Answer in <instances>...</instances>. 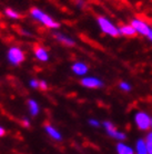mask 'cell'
<instances>
[{
	"mask_svg": "<svg viewBox=\"0 0 152 154\" xmlns=\"http://www.w3.org/2000/svg\"><path fill=\"white\" fill-rule=\"evenodd\" d=\"M102 126H103V128H104V131L107 132V134L109 135V136H111L112 139L117 140V141H120V142L126 140V137H127L126 134H124L123 132L119 131L118 128L113 125V123H111L110 121H104L102 123Z\"/></svg>",
	"mask_w": 152,
	"mask_h": 154,
	"instance_id": "obj_4",
	"label": "cell"
},
{
	"mask_svg": "<svg viewBox=\"0 0 152 154\" xmlns=\"http://www.w3.org/2000/svg\"><path fill=\"white\" fill-rule=\"evenodd\" d=\"M71 70H72V73L75 75H77V76H84V75H87L89 67L83 62H76L71 66Z\"/></svg>",
	"mask_w": 152,
	"mask_h": 154,
	"instance_id": "obj_8",
	"label": "cell"
},
{
	"mask_svg": "<svg viewBox=\"0 0 152 154\" xmlns=\"http://www.w3.org/2000/svg\"><path fill=\"white\" fill-rule=\"evenodd\" d=\"M76 5H77V7L82 8L84 6V1H83V0H77V1H76Z\"/></svg>",
	"mask_w": 152,
	"mask_h": 154,
	"instance_id": "obj_23",
	"label": "cell"
},
{
	"mask_svg": "<svg viewBox=\"0 0 152 154\" xmlns=\"http://www.w3.org/2000/svg\"><path fill=\"white\" fill-rule=\"evenodd\" d=\"M88 123H89V125L92 127H99L100 125H101V123H100L97 119H88Z\"/></svg>",
	"mask_w": 152,
	"mask_h": 154,
	"instance_id": "obj_18",
	"label": "cell"
},
{
	"mask_svg": "<svg viewBox=\"0 0 152 154\" xmlns=\"http://www.w3.org/2000/svg\"><path fill=\"white\" fill-rule=\"evenodd\" d=\"M147 37H148V38L152 42V27H151V29H150V32H149V35L147 36Z\"/></svg>",
	"mask_w": 152,
	"mask_h": 154,
	"instance_id": "obj_26",
	"label": "cell"
},
{
	"mask_svg": "<svg viewBox=\"0 0 152 154\" xmlns=\"http://www.w3.org/2000/svg\"><path fill=\"white\" fill-rule=\"evenodd\" d=\"M21 32H22L25 36H32V34H31L30 31H27V30H21Z\"/></svg>",
	"mask_w": 152,
	"mask_h": 154,
	"instance_id": "obj_25",
	"label": "cell"
},
{
	"mask_svg": "<svg viewBox=\"0 0 152 154\" xmlns=\"http://www.w3.org/2000/svg\"><path fill=\"white\" fill-rule=\"evenodd\" d=\"M34 53V57L37 58L39 62L46 63L49 60V54H48L46 48H43L41 46H36Z\"/></svg>",
	"mask_w": 152,
	"mask_h": 154,
	"instance_id": "obj_10",
	"label": "cell"
},
{
	"mask_svg": "<svg viewBox=\"0 0 152 154\" xmlns=\"http://www.w3.org/2000/svg\"><path fill=\"white\" fill-rule=\"evenodd\" d=\"M53 37L57 39L59 42H61L62 45H66V46L73 47L75 45H76L75 39H72L71 37H69L68 35L62 34V32H54V34H53Z\"/></svg>",
	"mask_w": 152,
	"mask_h": 154,
	"instance_id": "obj_9",
	"label": "cell"
},
{
	"mask_svg": "<svg viewBox=\"0 0 152 154\" xmlns=\"http://www.w3.org/2000/svg\"><path fill=\"white\" fill-rule=\"evenodd\" d=\"M80 83L86 88H101L104 85L102 79L95 76H84Z\"/></svg>",
	"mask_w": 152,
	"mask_h": 154,
	"instance_id": "obj_6",
	"label": "cell"
},
{
	"mask_svg": "<svg viewBox=\"0 0 152 154\" xmlns=\"http://www.w3.org/2000/svg\"><path fill=\"white\" fill-rule=\"evenodd\" d=\"M27 105H28V111H29V113H30L31 115L32 116L38 115L39 112H40V106H39L37 100L30 98V100H28V102H27Z\"/></svg>",
	"mask_w": 152,
	"mask_h": 154,
	"instance_id": "obj_12",
	"label": "cell"
},
{
	"mask_svg": "<svg viewBox=\"0 0 152 154\" xmlns=\"http://www.w3.org/2000/svg\"><path fill=\"white\" fill-rule=\"evenodd\" d=\"M97 23H98V26H99L100 30L102 31L103 34H106L108 36H111V37H119L121 36V32H120V28L117 27L112 21L103 17V16H99L97 18Z\"/></svg>",
	"mask_w": 152,
	"mask_h": 154,
	"instance_id": "obj_2",
	"label": "cell"
},
{
	"mask_svg": "<svg viewBox=\"0 0 152 154\" xmlns=\"http://www.w3.org/2000/svg\"><path fill=\"white\" fill-rule=\"evenodd\" d=\"M30 16L34 20L39 21L40 23L45 25L46 27L50 28V29H58V28L60 27V23H58V21H56L51 16H49L45 11H42L40 8H37V7L31 8Z\"/></svg>",
	"mask_w": 152,
	"mask_h": 154,
	"instance_id": "obj_1",
	"label": "cell"
},
{
	"mask_svg": "<svg viewBox=\"0 0 152 154\" xmlns=\"http://www.w3.org/2000/svg\"><path fill=\"white\" fill-rule=\"evenodd\" d=\"M120 32H121V35L123 36H128V37H132V36H136L137 34V31L136 29L133 28V26L130 23V25H124V26H122L120 28Z\"/></svg>",
	"mask_w": 152,
	"mask_h": 154,
	"instance_id": "obj_14",
	"label": "cell"
},
{
	"mask_svg": "<svg viewBox=\"0 0 152 154\" xmlns=\"http://www.w3.org/2000/svg\"><path fill=\"white\" fill-rule=\"evenodd\" d=\"M145 145H147L148 153L152 154V141H147V140H145Z\"/></svg>",
	"mask_w": 152,
	"mask_h": 154,
	"instance_id": "obj_21",
	"label": "cell"
},
{
	"mask_svg": "<svg viewBox=\"0 0 152 154\" xmlns=\"http://www.w3.org/2000/svg\"><path fill=\"white\" fill-rule=\"evenodd\" d=\"M4 15H6V17L10 18V19H19L20 18L19 14L12 8H6L4 9Z\"/></svg>",
	"mask_w": 152,
	"mask_h": 154,
	"instance_id": "obj_16",
	"label": "cell"
},
{
	"mask_svg": "<svg viewBox=\"0 0 152 154\" xmlns=\"http://www.w3.org/2000/svg\"><path fill=\"white\" fill-rule=\"evenodd\" d=\"M136 153L137 154H149L147 150V145H145V140H138L137 144H136Z\"/></svg>",
	"mask_w": 152,
	"mask_h": 154,
	"instance_id": "obj_15",
	"label": "cell"
},
{
	"mask_svg": "<svg viewBox=\"0 0 152 154\" xmlns=\"http://www.w3.org/2000/svg\"><path fill=\"white\" fill-rule=\"evenodd\" d=\"M39 88H41L42 91H47V89H48V83H47L46 81L41 79V81H40V85H39Z\"/></svg>",
	"mask_w": 152,
	"mask_h": 154,
	"instance_id": "obj_20",
	"label": "cell"
},
{
	"mask_svg": "<svg viewBox=\"0 0 152 154\" xmlns=\"http://www.w3.org/2000/svg\"><path fill=\"white\" fill-rule=\"evenodd\" d=\"M151 128H152V117H151Z\"/></svg>",
	"mask_w": 152,
	"mask_h": 154,
	"instance_id": "obj_27",
	"label": "cell"
},
{
	"mask_svg": "<svg viewBox=\"0 0 152 154\" xmlns=\"http://www.w3.org/2000/svg\"><path fill=\"white\" fill-rule=\"evenodd\" d=\"M131 25H132L133 28L136 29L137 34H140V35L145 36V37L149 35L150 29H151V27H150L145 21H143V20H141V19H138V18H134V19L131 20Z\"/></svg>",
	"mask_w": 152,
	"mask_h": 154,
	"instance_id": "obj_7",
	"label": "cell"
},
{
	"mask_svg": "<svg viewBox=\"0 0 152 154\" xmlns=\"http://www.w3.org/2000/svg\"><path fill=\"white\" fill-rule=\"evenodd\" d=\"M117 153L118 154H134V151L131 146L126 143L119 142L117 144Z\"/></svg>",
	"mask_w": 152,
	"mask_h": 154,
	"instance_id": "obj_13",
	"label": "cell"
},
{
	"mask_svg": "<svg viewBox=\"0 0 152 154\" xmlns=\"http://www.w3.org/2000/svg\"><path fill=\"white\" fill-rule=\"evenodd\" d=\"M25 51H23L20 47L18 46H12L10 47L7 51V59L12 66H19L25 62Z\"/></svg>",
	"mask_w": 152,
	"mask_h": 154,
	"instance_id": "obj_3",
	"label": "cell"
},
{
	"mask_svg": "<svg viewBox=\"0 0 152 154\" xmlns=\"http://www.w3.org/2000/svg\"><path fill=\"white\" fill-rule=\"evenodd\" d=\"M21 124H22L25 127H29L30 126V119H27V117H23V119H21Z\"/></svg>",
	"mask_w": 152,
	"mask_h": 154,
	"instance_id": "obj_22",
	"label": "cell"
},
{
	"mask_svg": "<svg viewBox=\"0 0 152 154\" xmlns=\"http://www.w3.org/2000/svg\"><path fill=\"white\" fill-rule=\"evenodd\" d=\"M134 122L141 131H147V130H149V127H151V117L145 112L136 113Z\"/></svg>",
	"mask_w": 152,
	"mask_h": 154,
	"instance_id": "obj_5",
	"label": "cell"
},
{
	"mask_svg": "<svg viewBox=\"0 0 152 154\" xmlns=\"http://www.w3.org/2000/svg\"><path fill=\"white\" fill-rule=\"evenodd\" d=\"M45 131L50 137L54 141H61L62 140V135L59 131H58L56 127H53L51 124H46L45 125Z\"/></svg>",
	"mask_w": 152,
	"mask_h": 154,
	"instance_id": "obj_11",
	"label": "cell"
},
{
	"mask_svg": "<svg viewBox=\"0 0 152 154\" xmlns=\"http://www.w3.org/2000/svg\"><path fill=\"white\" fill-rule=\"evenodd\" d=\"M4 134H6V130H4L2 126H0V137H1V136H4Z\"/></svg>",
	"mask_w": 152,
	"mask_h": 154,
	"instance_id": "obj_24",
	"label": "cell"
},
{
	"mask_svg": "<svg viewBox=\"0 0 152 154\" xmlns=\"http://www.w3.org/2000/svg\"><path fill=\"white\" fill-rule=\"evenodd\" d=\"M29 85H30V87H32V88H38L39 85H40V81L36 79V78H34V79H30V82H29Z\"/></svg>",
	"mask_w": 152,
	"mask_h": 154,
	"instance_id": "obj_19",
	"label": "cell"
},
{
	"mask_svg": "<svg viewBox=\"0 0 152 154\" xmlns=\"http://www.w3.org/2000/svg\"><path fill=\"white\" fill-rule=\"evenodd\" d=\"M119 88L121 89V91H124V92H130L131 89H132V86H131V84L130 83H128V82L123 81L121 82L120 84H119Z\"/></svg>",
	"mask_w": 152,
	"mask_h": 154,
	"instance_id": "obj_17",
	"label": "cell"
}]
</instances>
